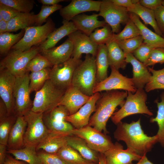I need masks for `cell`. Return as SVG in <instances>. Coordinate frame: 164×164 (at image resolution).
Wrapping results in <instances>:
<instances>
[{
	"label": "cell",
	"instance_id": "obj_44",
	"mask_svg": "<svg viewBox=\"0 0 164 164\" xmlns=\"http://www.w3.org/2000/svg\"><path fill=\"white\" fill-rule=\"evenodd\" d=\"M143 41L142 37L140 35L133 38L116 42L125 56L129 53H133Z\"/></svg>",
	"mask_w": 164,
	"mask_h": 164
},
{
	"label": "cell",
	"instance_id": "obj_50",
	"mask_svg": "<svg viewBox=\"0 0 164 164\" xmlns=\"http://www.w3.org/2000/svg\"><path fill=\"white\" fill-rule=\"evenodd\" d=\"M20 13L9 6L0 3V14L2 15L3 20L7 22Z\"/></svg>",
	"mask_w": 164,
	"mask_h": 164
},
{
	"label": "cell",
	"instance_id": "obj_9",
	"mask_svg": "<svg viewBox=\"0 0 164 164\" xmlns=\"http://www.w3.org/2000/svg\"><path fill=\"white\" fill-rule=\"evenodd\" d=\"M98 15L104 18L114 34L120 32L121 24H126L130 19L127 9L115 4L111 0L101 1Z\"/></svg>",
	"mask_w": 164,
	"mask_h": 164
},
{
	"label": "cell",
	"instance_id": "obj_3",
	"mask_svg": "<svg viewBox=\"0 0 164 164\" xmlns=\"http://www.w3.org/2000/svg\"><path fill=\"white\" fill-rule=\"evenodd\" d=\"M95 56L87 54L74 72L71 85L84 94L91 96L96 83Z\"/></svg>",
	"mask_w": 164,
	"mask_h": 164
},
{
	"label": "cell",
	"instance_id": "obj_12",
	"mask_svg": "<svg viewBox=\"0 0 164 164\" xmlns=\"http://www.w3.org/2000/svg\"><path fill=\"white\" fill-rule=\"evenodd\" d=\"M82 61L80 59L71 57L63 63L53 66L50 71L49 79L58 88L66 90L71 85L75 70Z\"/></svg>",
	"mask_w": 164,
	"mask_h": 164
},
{
	"label": "cell",
	"instance_id": "obj_22",
	"mask_svg": "<svg viewBox=\"0 0 164 164\" xmlns=\"http://www.w3.org/2000/svg\"><path fill=\"white\" fill-rule=\"evenodd\" d=\"M27 123L24 116H17L15 122L10 132L7 149H19L24 147V136Z\"/></svg>",
	"mask_w": 164,
	"mask_h": 164
},
{
	"label": "cell",
	"instance_id": "obj_48",
	"mask_svg": "<svg viewBox=\"0 0 164 164\" xmlns=\"http://www.w3.org/2000/svg\"><path fill=\"white\" fill-rule=\"evenodd\" d=\"M51 119L57 120L66 121V118L70 115L67 108L59 105L49 113H44Z\"/></svg>",
	"mask_w": 164,
	"mask_h": 164
},
{
	"label": "cell",
	"instance_id": "obj_19",
	"mask_svg": "<svg viewBox=\"0 0 164 164\" xmlns=\"http://www.w3.org/2000/svg\"><path fill=\"white\" fill-rule=\"evenodd\" d=\"M76 87L71 85L66 91L59 105L66 107L70 115L77 112L90 99Z\"/></svg>",
	"mask_w": 164,
	"mask_h": 164
},
{
	"label": "cell",
	"instance_id": "obj_55",
	"mask_svg": "<svg viewBox=\"0 0 164 164\" xmlns=\"http://www.w3.org/2000/svg\"><path fill=\"white\" fill-rule=\"evenodd\" d=\"M7 146L0 144V164H3L7 155Z\"/></svg>",
	"mask_w": 164,
	"mask_h": 164
},
{
	"label": "cell",
	"instance_id": "obj_51",
	"mask_svg": "<svg viewBox=\"0 0 164 164\" xmlns=\"http://www.w3.org/2000/svg\"><path fill=\"white\" fill-rule=\"evenodd\" d=\"M155 20L162 35H164V6L161 5L154 10Z\"/></svg>",
	"mask_w": 164,
	"mask_h": 164
},
{
	"label": "cell",
	"instance_id": "obj_16",
	"mask_svg": "<svg viewBox=\"0 0 164 164\" xmlns=\"http://www.w3.org/2000/svg\"><path fill=\"white\" fill-rule=\"evenodd\" d=\"M104 154L106 164H133V161H139L142 157L129 148L124 149L117 142Z\"/></svg>",
	"mask_w": 164,
	"mask_h": 164
},
{
	"label": "cell",
	"instance_id": "obj_59",
	"mask_svg": "<svg viewBox=\"0 0 164 164\" xmlns=\"http://www.w3.org/2000/svg\"><path fill=\"white\" fill-rule=\"evenodd\" d=\"M146 155L143 156L141 159L136 164H153L148 160Z\"/></svg>",
	"mask_w": 164,
	"mask_h": 164
},
{
	"label": "cell",
	"instance_id": "obj_52",
	"mask_svg": "<svg viewBox=\"0 0 164 164\" xmlns=\"http://www.w3.org/2000/svg\"><path fill=\"white\" fill-rule=\"evenodd\" d=\"M162 0H140L139 2L142 6L150 9L154 10L162 5Z\"/></svg>",
	"mask_w": 164,
	"mask_h": 164
},
{
	"label": "cell",
	"instance_id": "obj_58",
	"mask_svg": "<svg viewBox=\"0 0 164 164\" xmlns=\"http://www.w3.org/2000/svg\"><path fill=\"white\" fill-rule=\"evenodd\" d=\"M8 22L4 20L0 21V34L7 32Z\"/></svg>",
	"mask_w": 164,
	"mask_h": 164
},
{
	"label": "cell",
	"instance_id": "obj_2",
	"mask_svg": "<svg viewBox=\"0 0 164 164\" xmlns=\"http://www.w3.org/2000/svg\"><path fill=\"white\" fill-rule=\"evenodd\" d=\"M127 91L118 90L107 91L103 93L96 105L94 112L91 117L88 125L105 134L108 133L106 124L118 106L122 107L127 96Z\"/></svg>",
	"mask_w": 164,
	"mask_h": 164
},
{
	"label": "cell",
	"instance_id": "obj_8",
	"mask_svg": "<svg viewBox=\"0 0 164 164\" xmlns=\"http://www.w3.org/2000/svg\"><path fill=\"white\" fill-rule=\"evenodd\" d=\"M55 24L50 18L41 26H32L25 29L22 38L13 46L12 49L25 51L34 46H39L47 39L55 29Z\"/></svg>",
	"mask_w": 164,
	"mask_h": 164
},
{
	"label": "cell",
	"instance_id": "obj_63",
	"mask_svg": "<svg viewBox=\"0 0 164 164\" xmlns=\"http://www.w3.org/2000/svg\"><path fill=\"white\" fill-rule=\"evenodd\" d=\"M164 38V35H163V36H162Z\"/></svg>",
	"mask_w": 164,
	"mask_h": 164
},
{
	"label": "cell",
	"instance_id": "obj_4",
	"mask_svg": "<svg viewBox=\"0 0 164 164\" xmlns=\"http://www.w3.org/2000/svg\"><path fill=\"white\" fill-rule=\"evenodd\" d=\"M55 86L50 79L36 92L31 110L36 113H49L59 105L66 91Z\"/></svg>",
	"mask_w": 164,
	"mask_h": 164
},
{
	"label": "cell",
	"instance_id": "obj_31",
	"mask_svg": "<svg viewBox=\"0 0 164 164\" xmlns=\"http://www.w3.org/2000/svg\"><path fill=\"white\" fill-rule=\"evenodd\" d=\"M36 15L33 12H20L8 22L7 32H16L35 24Z\"/></svg>",
	"mask_w": 164,
	"mask_h": 164
},
{
	"label": "cell",
	"instance_id": "obj_6",
	"mask_svg": "<svg viewBox=\"0 0 164 164\" xmlns=\"http://www.w3.org/2000/svg\"><path fill=\"white\" fill-rule=\"evenodd\" d=\"M40 52L39 46L24 51L13 50L0 61V69H5L16 77L22 76L27 72L29 62Z\"/></svg>",
	"mask_w": 164,
	"mask_h": 164
},
{
	"label": "cell",
	"instance_id": "obj_30",
	"mask_svg": "<svg viewBox=\"0 0 164 164\" xmlns=\"http://www.w3.org/2000/svg\"><path fill=\"white\" fill-rule=\"evenodd\" d=\"M128 11L134 13L141 18L145 24L151 26L157 34L162 36V34L159 29L155 20L154 12L141 5L139 2L134 5Z\"/></svg>",
	"mask_w": 164,
	"mask_h": 164
},
{
	"label": "cell",
	"instance_id": "obj_61",
	"mask_svg": "<svg viewBox=\"0 0 164 164\" xmlns=\"http://www.w3.org/2000/svg\"><path fill=\"white\" fill-rule=\"evenodd\" d=\"M3 20V17L1 14H0V21Z\"/></svg>",
	"mask_w": 164,
	"mask_h": 164
},
{
	"label": "cell",
	"instance_id": "obj_47",
	"mask_svg": "<svg viewBox=\"0 0 164 164\" xmlns=\"http://www.w3.org/2000/svg\"><path fill=\"white\" fill-rule=\"evenodd\" d=\"M155 48H157L143 42L132 54L138 60L144 63L149 57L152 51Z\"/></svg>",
	"mask_w": 164,
	"mask_h": 164
},
{
	"label": "cell",
	"instance_id": "obj_27",
	"mask_svg": "<svg viewBox=\"0 0 164 164\" xmlns=\"http://www.w3.org/2000/svg\"><path fill=\"white\" fill-rule=\"evenodd\" d=\"M50 132L48 136L36 147V151L41 150L51 154H56L63 146L67 145V136Z\"/></svg>",
	"mask_w": 164,
	"mask_h": 164
},
{
	"label": "cell",
	"instance_id": "obj_33",
	"mask_svg": "<svg viewBox=\"0 0 164 164\" xmlns=\"http://www.w3.org/2000/svg\"><path fill=\"white\" fill-rule=\"evenodd\" d=\"M56 154L65 164H96L85 159L77 151L67 145L61 149Z\"/></svg>",
	"mask_w": 164,
	"mask_h": 164
},
{
	"label": "cell",
	"instance_id": "obj_14",
	"mask_svg": "<svg viewBox=\"0 0 164 164\" xmlns=\"http://www.w3.org/2000/svg\"><path fill=\"white\" fill-rule=\"evenodd\" d=\"M0 70V96L6 106L9 116L15 114L13 93L16 77L5 69Z\"/></svg>",
	"mask_w": 164,
	"mask_h": 164
},
{
	"label": "cell",
	"instance_id": "obj_43",
	"mask_svg": "<svg viewBox=\"0 0 164 164\" xmlns=\"http://www.w3.org/2000/svg\"><path fill=\"white\" fill-rule=\"evenodd\" d=\"M53 67L49 60L40 53L34 56L27 64L26 70L27 72H35L42 70Z\"/></svg>",
	"mask_w": 164,
	"mask_h": 164
},
{
	"label": "cell",
	"instance_id": "obj_60",
	"mask_svg": "<svg viewBox=\"0 0 164 164\" xmlns=\"http://www.w3.org/2000/svg\"><path fill=\"white\" fill-rule=\"evenodd\" d=\"M98 164H106L105 158L104 154L98 153Z\"/></svg>",
	"mask_w": 164,
	"mask_h": 164
},
{
	"label": "cell",
	"instance_id": "obj_56",
	"mask_svg": "<svg viewBox=\"0 0 164 164\" xmlns=\"http://www.w3.org/2000/svg\"><path fill=\"white\" fill-rule=\"evenodd\" d=\"M8 116V111L6 106L0 99V120Z\"/></svg>",
	"mask_w": 164,
	"mask_h": 164
},
{
	"label": "cell",
	"instance_id": "obj_26",
	"mask_svg": "<svg viewBox=\"0 0 164 164\" xmlns=\"http://www.w3.org/2000/svg\"><path fill=\"white\" fill-rule=\"evenodd\" d=\"M130 19L138 29L143 42L153 46L156 48L164 47V38L148 28L141 21L139 17L135 14L129 12Z\"/></svg>",
	"mask_w": 164,
	"mask_h": 164
},
{
	"label": "cell",
	"instance_id": "obj_13",
	"mask_svg": "<svg viewBox=\"0 0 164 164\" xmlns=\"http://www.w3.org/2000/svg\"><path fill=\"white\" fill-rule=\"evenodd\" d=\"M111 71L110 76L104 80L96 83L93 90V94L102 91L123 90L134 94L137 89L132 78L123 76L118 70L110 67Z\"/></svg>",
	"mask_w": 164,
	"mask_h": 164
},
{
	"label": "cell",
	"instance_id": "obj_29",
	"mask_svg": "<svg viewBox=\"0 0 164 164\" xmlns=\"http://www.w3.org/2000/svg\"><path fill=\"white\" fill-rule=\"evenodd\" d=\"M96 66V83L105 79L108 77L107 71L109 66L108 49L105 44L98 45L95 56Z\"/></svg>",
	"mask_w": 164,
	"mask_h": 164
},
{
	"label": "cell",
	"instance_id": "obj_10",
	"mask_svg": "<svg viewBox=\"0 0 164 164\" xmlns=\"http://www.w3.org/2000/svg\"><path fill=\"white\" fill-rule=\"evenodd\" d=\"M71 134L84 139L90 148L98 153L104 154L114 144L109 136L88 125L74 128Z\"/></svg>",
	"mask_w": 164,
	"mask_h": 164
},
{
	"label": "cell",
	"instance_id": "obj_24",
	"mask_svg": "<svg viewBox=\"0 0 164 164\" xmlns=\"http://www.w3.org/2000/svg\"><path fill=\"white\" fill-rule=\"evenodd\" d=\"M61 26L55 29L49 34L46 40L39 46L40 52L55 47L62 39L77 30L71 21L63 20Z\"/></svg>",
	"mask_w": 164,
	"mask_h": 164
},
{
	"label": "cell",
	"instance_id": "obj_35",
	"mask_svg": "<svg viewBox=\"0 0 164 164\" xmlns=\"http://www.w3.org/2000/svg\"><path fill=\"white\" fill-rule=\"evenodd\" d=\"M25 31V29H24L16 34L7 32L0 34V54L2 55H7L12 47L22 38Z\"/></svg>",
	"mask_w": 164,
	"mask_h": 164
},
{
	"label": "cell",
	"instance_id": "obj_57",
	"mask_svg": "<svg viewBox=\"0 0 164 164\" xmlns=\"http://www.w3.org/2000/svg\"><path fill=\"white\" fill-rule=\"evenodd\" d=\"M66 1L64 0H38V1L44 5H52L58 4L60 2Z\"/></svg>",
	"mask_w": 164,
	"mask_h": 164
},
{
	"label": "cell",
	"instance_id": "obj_25",
	"mask_svg": "<svg viewBox=\"0 0 164 164\" xmlns=\"http://www.w3.org/2000/svg\"><path fill=\"white\" fill-rule=\"evenodd\" d=\"M67 143L87 160L98 164V153L90 148L82 138L73 135H68Z\"/></svg>",
	"mask_w": 164,
	"mask_h": 164
},
{
	"label": "cell",
	"instance_id": "obj_40",
	"mask_svg": "<svg viewBox=\"0 0 164 164\" xmlns=\"http://www.w3.org/2000/svg\"><path fill=\"white\" fill-rule=\"evenodd\" d=\"M140 35L138 29L130 19L121 31L118 33L113 34L111 40L117 41L133 38Z\"/></svg>",
	"mask_w": 164,
	"mask_h": 164
},
{
	"label": "cell",
	"instance_id": "obj_11",
	"mask_svg": "<svg viewBox=\"0 0 164 164\" xmlns=\"http://www.w3.org/2000/svg\"><path fill=\"white\" fill-rule=\"evenodd\" d=\"M29 83L28 72L16 77L13 95L15 101L14 114L17 116H24L32 108L33 101L30 97Z\"/></svg>",
	"mask_w": 164,
	"mask_h": 164
},
{
	"label": "cell",
	"instance_id": "obj_42",
	"mask_svg": "<svg viewBox=\"0 0 164 164\" xmlns=\"http://www.w3.org/2000/svg\"><path fill=\"white\" fill-rule=\"evenodd\" d=\"M0 3L9 6L20 12L29 13L35 2L33 0H0Z\"/></svg>",
	"mask_w": 164,
	"mask_h": 164
},
{
	"label": "cell",
	"instance_id": "obj_18",
	"mask_svg": "<svg viewBox=\"0 0 164 164\" xmlns=\"http://www.w3.org/2000/svg\"><path fill=\"white\" fill-rule=\"evenodd\" d=\"M101 96L99 92L94 94L87 102L77 112L67 116L66 118V121L76 129L88 125L91 115L94 111L96 103Z\"/></svg>",
	"mask_w": 164,
	"mask_h": 164
},
{
	"label": "cell",
	"instance_id": "obj_5",
	"mask_svg": "<svg viewBox=\"0 0 164 164\" xmlns=\"http://www.w3.org/2000/svg\"><path fill=\"white\" fill-rule=\"evenodd\" d=\"M126 100L121 108L111 117L112 122L117 125L128 116L136 114H146L152 116L153 114L146 104L147 96L143 89H137L135 93L127 92Z\"/></svg>",
	"mask_w": 164,
	"mask_h": 164
},
{
	"label": "cell",
	"instance_id": "obj_1",
	"mask_svg": "<svg viewBox=\"0 0 164 164\" xmlns=\"http://www.w3.org/2000/svg\"><path fill=\"white\" fill-rule=\"evenodd\" d=\"M140 122V118L130 123L121 122L116 125L114 136L117 141L124 142L127 148L143 156L150 151L158 142V137L156 135L149 136L145 134L142 129Z\"/></svg>",
	"mask_w": 164,
	"mask_h": 164
},
{
	"label": "cell",
	"instance_id": "obj_15",
	"mask_svg": "<svg viewBox=\"0 0 164 164\" xmlns=\"http://www.w3.org/2000/svg\"><path fill=\"white\" fill-rule=\"evenodd\" d=\"M68 36L73 46L71 57L80 59L83 53L95 56L98 45L92 41L89 36L78 30Z\"/></svg>",
	"mask_w": 164,
	"mask_h": 164
},
{
	"label": "cell",
	"instance_id": "obj_39",
	"mask_svg": "<svg viewBox=\"0 0 164 164\" xmlns=\"http://www.w3.org/2000/svg\"><path fill=\"white\" fill-rule=\"evenodd\" d=\"M110 26L107 23L101 29H97L89 37L93 43L99 45L106 44L111 40L113 34Z\"/></svg>",
	"mask_w": 164,
	"mask_h": 164
},
{
	"label": "cell",
	"instance_id": "obj_41",
	"mask_svg": "<svg viewBox=\"0 0 164 164\" xmlns=\"http://www.w3.org/2000/svg\"><path fill=\"white\" fill-rule=\"evenodd\" d=\"M17 117L13 114L0 120V144L7 146L10 132Z\"/></svg>",
	"mask_w": 164,
	"mask_h": 164
},
{
	"label": "cell",
	"instance_id": "obj_38",
	"mask_svg": "<svg viewBox=\"0 0 164 164\" xmlns=\"http://www.w3.org/2000/svg\"><path fill=\"white\" fill-rule=\"evenodd\" d=\"M152 76L144 88L145 91L149 92L156 89L164 90V67L156 70L148 67Z\"/></svg>",
	"mask_w": 164,
	"mask_h": 164
},
{
	"label": "cell",
	"instance_id": "obj_20",
	"mask_svg": "<svg viewBox=\"0 0 164 164\" xmlns=\"http://www.w3.org/2000/svg\"><path fill=\"white\" fill-rule=\"evenodd\" d=\"M125 61L132 66L133 83L137 89H143L149 82L152 76L146 66L143 63L138 60L132 53L125 56Z\"/></svg>",
	"mask_w": 164,
	"mask_h": 164
},
{
	"label": "cell",
	"instance_id": "obj_36",
	"mask_svg": "<svg viewBox=\"0 0 164 164\" xmlns=\"http://www.w3.org/2000/svg\"><path fill=\"white\" fill-rule=\"evenodd\" d=\"M160 102L157 100L155 101L157 105L158 111L156 117L150 119L151 122H156L159 126V129L156 135L158 137V142L163 147L164 145V92L160 95Z\"/></svg>",
	"mask_w": 164,
	"mask_h": 164
},
{
	"label": "cell",
	"instance_id": "obj_21",
	"mask_svg": "<svg viewBox=\"0 0 164 164\" xmlns=\"http://www.w3.org/2000/svg\"><path fill=\"white\" fill-rule=\"evenodd\" d=\"M73 50L72 43L68 38L60 46L42 51L40 53L53 66L63 63L70 59Z\"/></svg>",
	"mask_w": 164,
	"mask_h": 164
},
{
	"label": "cell",
	"instance_id": "obj_45",
	"mask_svg": "<svg viewBox=\"0 0 164 164\" xmlns=\"http://www.w3.org/2000/svg\"><path fill=\"white\" fill-rule=\"evenodd\" d=\"M62 8V6L59 4L52 5H43L39 12L36 15V26L42 25L44 22H46L51 14L57 10H60Z\"/></svg>",
	"mask_w": 164,
	"mask_h": 164
},
{
	"label": "cell",
	"instance_id": "obj_7",
	"mask_svg": "<svg viewBox=\"0 0 164 164\" xmlns=\"http://www.w3.org/2000/svg\"><path fill=\"white\" fill-rule=\"evenodd\" d=\"M27 125L24 136V147H36L50 133L43 120V113H36L31 110L24 115Z\"/></svg>",
	"mask_w": 164,
	"mask_h": 164
},
{
	"label": "cell",
	"instance_id": "obj_46",
	"mask_svg": "<svg viewBox=\"0 0 164 164\" xmlns=\"http://www.w3.org/2000/svg\"><path fill=\"white\" fill-rule=\"evenodd\" d=\"M164 63V47H159L154 49L149 57L144 63L146 66H153L156 63Z\"/></svg>",
	"mask_w": 164,
	"mask_h": 164
},
{
	"label": "cell",
	"instance_id": "obj_64",
	"mask_svg": "<svg viewBox=\"0 0 164 164\" xmlns=\"http://www.w3.org/2000/svg\"><path fill=\"white\" fill-rule=\"evenodd\" d=\"M163 147H164V145H163Z\"/></svg>",
	"mask_w": 164,
	"mask_h": 164
},
{
	"label": "cell",
	"instance_id": "obj_37",
	"mask_svg": "<svg viewBox=\"0 0 164 164\" xmlns=\"http://www.w3.org/2000/svg\"><path fill=\"white\" fill-rule=\"evenodd\" d=\"M51 68H46L41 71L31 72L29 74V89L30 93L39 91L46 82L49 79L50 72Z\"/></svg>",
	"mask_w": 164,
	"mask_h": 164
},
{
	"label": "cell",
	"instance_id": "obj_53",
	"mask_svg": "<svg viewBox=\"0 0 164 164\" xmlns=\"http://www.w3.org/2000/svg\"><path fill=\"white\" fill-rule=\"evenodd\" d=\"M115 4L127 9L132 7L134 4L139 2L138 0H111Z\"/></svg>",
	"mask_w": 164,
	"mask_h": 164
},
{
	"label": "cell",
	"instance_id": "obj_28",
	"mask_svg": "<svg viewBox=\"0 0 164 164\" xmlns=\"http://www.w3.org/2000/svg\"><path fill=\"white\" fill-rule=\"evenodd\" d=\"M108 49V56L109 66L117 70L125 69L127 63L125 55L116 41L111 40L106 44Z\"/></svg>",
	"mask_w": 164,
	"mask_h": 164
},
{
	"label": "cell",
	"instance_id": "obj_23",
	"mask_svg": "<svg viewBox=\"0 0 164 164\" xmlns=\"http://www.w3.org/2000/svg\"><path fill=\"white\" fill-rule=\"evenodd\" d=\"M98 14L90 15L81 14L74 17L71 21L77 30L89 36L95 29L106 24L104 20H98Z\"/></svg>",
	"mask_w": 164,
	"mask_h": 164
},
{
	"label": "cell",
	"instance_id": "obj_17",
	"mask_svg": "<svg viewBox=\"0 0 164 164\" xmlns=\"http://www.w3.org/2000/svg\"><path fill=\"white\" fill-rule=\"evenodd\" d=\"M101 2L92 0H72L60 10V14L63 20L70 21L74 17L84 12H99Z\"/></svg>",
	"mask_w": 164,
	"mask_h": 164
},
{
	"label": "cell",
	"instance_id": "obj_34",
	"mask_svg": "<svg viewBox=\"0 0 164 164\" xmlns=\"http://www.w3.org/2000/svg\"><path fill=\"white\" fill-rule=\"evenodd\" d=\"M43 120L48 129L51 132L66 135H72L74 128L73 125L66 121L53 120L43 113Z\"/></svg>",
	"mask_w": 164,
	"mask_h": 164
},
{
	"label": "cell",
	"instance_id": "obj_49",
	"mask_svg": "<svg viewBox=\"0 0 164 164\" xmlns=\"http://www.w3.org/2000/svg\"><path fill=\"white\" fill-rule=\"evenodd\" d=\"M37 153L42 164H65L56 154H50L43 151Z\"/></svg>",
	"mask_w": 164,
	"mask_h": 164
},
{
	"label": "cell",
	"instance_id": "obj_62",
	"mask_svg": "<svg viewBox=\"0 0 164 164\" xmlns=\"http://www.w3.org/2000/svg\"><path fill=\"white\" fill-rule=\"evenodd\" d=\"M162 5L164 6V0H163L162 3Z\"/></svg>",
	"mask_w": 164,
	"mask_h": 164
},
{
	"label": "cell",
	"instance_id": "obj_32",
	"mask_svg": "<svg viewBox=\"0 0 164 164\" xmlns=\"http://www.w3.org/2000/svg\"><path fill=\"white\" fill-rule=\"evenodd\" d=\"M36 148L26 146L19 149H8L7 153L11 154L15 159L23 161L28 164H42L36 152Z\"/></svg>",
	"mask_w": 164,
	"mask_h": 164
},
{
	"label": "cell",
	"instance_id": "obj_54",
	"mask_svg": "<svg viewBox=\"0 0 164 164\" xmlns=\"http://www.w3.org/2000/svg\"><path fill=\"white\" fill-rule=\"evenodd\" d=\"M3 164H28L22 161L14 158L10 155L7 154Z\"/></svg>",
	"mask_w": 164,
	"mask_h": 164
}]
</instances>
